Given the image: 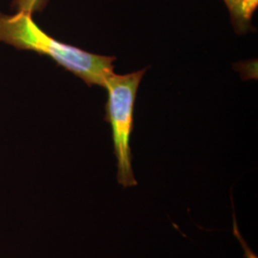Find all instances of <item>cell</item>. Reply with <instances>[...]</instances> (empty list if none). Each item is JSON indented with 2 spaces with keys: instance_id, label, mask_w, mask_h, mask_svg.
I'll return each instance as SVG.
<instances>
[{
  "instance_id": "obj_1",
  "label": "cell",
  "mask_w": 258,
  "mask_h": 258,
  "mask_svg": "<svg viewBox=\"0 0 258 258\" xmlns=\"http://www.w3.org/2000/svg\"><path fill=\"white\" fill-rule=\"evenodd\" d=\"M0 42L17 50L46 55L88 86L104 88L106 80L114 73L115 56L96 55L59 41L45 33L35 22L33 15L25 12L13 16L0 13Z\"/></svg>"
},
{
  "instance_id": "obj_2",
  "label": "cell",
  "mask_w": 258,
  "mask_h": 258,
  "mask_svg": "<svg viewBox=\"0 0 258 258\" xmlns=\"http://www.w3.org/2000/svg\"><path fill=\"white\" fill-rule=\"evenodd\" d=\"M148 68L129 74L111 75L107 90L105 120L110 123L114 153L117 160V181L123 187L137 185L132 167L130 139L134 125V106L139 86Z\"/></svg>"
},
{
  "instance_id": "obj_3",
  "label": "cell",
  "mask_w": 258,
  "mask_h": 258,
  "mask_svg": "<svg viewBox=\"0 0 258 258\" xmlns=\"http://www.w3.org/2000/svg\"><path fill=\"white\" fill-rule=\"evenodd\" d=\"M231 14L232 27L238 35L253 31L252 16L257 8L258 0H223Z\"/></svg>"
},
{
  "instance_id": "obj_4",
  "label": "cell",
  "mask_w": 258,
  "mask_h": 258,
  "mask_svg": "<svg viewBox=\"0 0 258 258\" xmlns=\"http://www.w3.org/2000/svg\"><path fill=\"white\" fill-rule=\"evenodd\" d=\"M49 0H14L12 7L18 12H25L33 15L37 12H42L46 7Z\"/></svg>"
},
{
  "instance_id": "obj_5",
  "label": "cell",
  "mask_w": 258,
  "mask_h": 258,
  "mask_svg": "<svg viewBox=\"0 0 258 258\" xmlns=\"http://www.w3.org/2000/svg\"><path fill=\"white\" fill-rule=\"evenodd\" d=\"M233 234L235 235V237L239 241L240 245L242 246V248L244 249V253L246 258H258L257 255L252 251V249H250L249 245L247 244L246 240L243 238L241 232L238 229V225H237V221H236V216L235 213L233 211Z\"/></svg>"
}]
</instances>
